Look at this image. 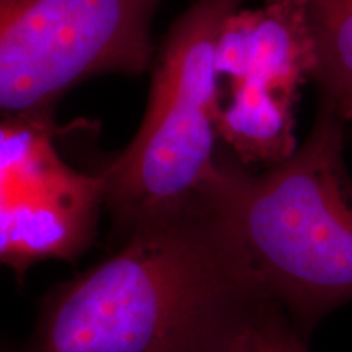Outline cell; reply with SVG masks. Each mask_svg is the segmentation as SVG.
Masks as SVG:
<instances>
[{
    "label": "cell",
    "instance_id": "obj_1",
    "mask_svg": "<svg viewBox=\"0 0 352 352\" xmlns=\"http://www.w3.org/2000/svg\"><path fill=\"white\" fill-rule=\"evenodd\" d=\"M272 302L217 195L56 285L20 352H230Z\"/></svg>",
    "mask_w": 352,
    "mask_h": 352
},
{
    "label": "cell",
    "instance_id": "obj_2",
    "mask_svg": "<svg viewBox=\"0 0 352 352\" xmlns=\"http://www.w3.org/2000/svg\"><path fill=\"white\" fill-rule=\"evenodd\" d=\"M344 122L323 98L311 131L287 160L248 173L226 158L220 204L254 271L307 340L352 300V176Z\"/></svg>",
    "mask_w": 352,
    "mask_h": 352
},
{
    "label": "cell",
    "instance_id": "obj_3",
    "mask_svg": "<svg viewBox=\"0 0 352 352\" xmlns=\"http://www.w3.org/2000/svg\"><path fill=\"white\" fill-rule=\"evenodd\" d=\"M245 0H196L153 57L151 95L138 134L101 170L104 208L122 236L145 223L208 208L223 173L215 129V50Z\"/></svg>",
    "mask_w": 352,
    "mask_h": 352
},
{
    "label": "cell",
    "instance_id": "obj_4",
    "mask_svg": "<svg viewBox=\"0 0 352 352\" xmlns=\"http://www.w3.org/2000/svg\"><path fill=\"white\" fill-rule=\"evenodd\" d=\"M160 0H0V116L54 109L65 91L152 65Z\"/></svg>",
    "mask_w": 352,
    "mask_h": 352
},
{
    "label": "cell",
    "instance_id": "obj_5",
    "mask_svg": "<svg viewBox=\"0 0 352 352\" xmlns=\"http://www.w3.org/2000/svg\"><path fill=\"white\" fill-rule=\"evenodd\" d=\"M316 67L303 0H264L228 16L215 50V129L239 164L272 166L297 151L294 109Z\"/></svg>",
    "mask_w": 352,
    "mask_h": 352
},
{
    "label": "cell",
    "instance_id": "obj_6",
    "mask_svg": "<svg viewBox=\"0 0 352 352\" xmlns=\"http://www.w3.org/2000/svg\"><path fill=\"white\" fill-rule=\"evenodd\" d=\"M54 109L0 116V266L21 280L41 261H76L94 241L104 178L65 160Z\"/></svg>",
    "mask_w": 352,
    "mask_h": 352
},
{
    "label": "cell",
    "instance_id": "obj_7",
    "mask_svg": "<svg viewBox=\"0 0 352 352\" xmlns=\"http://www.w3.org/2000/svg\"><path fill=\"white\" fill-rule=\"evenodd\" d=\"M315 43V80L340 109L352 96V0H303Z\"/></svg>",
    "mask_w": 352,
    "mask_h": 352
},
{
    "label": "cell",
    "instance_id": "obj_8",
    "mask_svg": "<svg viewBox=\"0 0 352 352\" xmlns=\"http://www.w3.org/2000/svg\"><path fill=\"white\" fill-rule=\"evenodd\" d=\"M230 352H308L305 338L284 308L272 302L250 321Z\"/></svg>",
    "mask_w": 352,
    "mask_h": 352
},
{
    "label": "cell",
    "instance_id": "obj_9",
    "mask_svg": "<svg viewBox=\"0 0 352 352\" xmlns=\"http://www.w3.org/2000/svg\"><path fill=\"white\" fill-rule=\"evenodd\" d=\"M340 113H341V116L346 120V122L347 121L352 122V96L340 108Z\"/></svg>",
    "mask_w": 352,
    "mask_h": 352
},
{
    "label": "cell",
    "instance_id": "obj_10",
    "mask_svg": "<svg viewBox=\"0 0 352 352\" xmlns=\"http://www.w3.org/2000/svg\"><path fill=\"white\" fill-rule=\"evenodd\" d=\"M0 352H6V351H0Z\"/></svg>",
    "mask_w": 352,
    "mask_h": 352
}]
</instances>
